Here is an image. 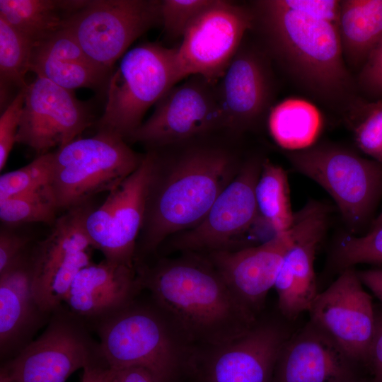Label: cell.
<instances>
[{"label":"cell","instance_id":"6da1fadb","mask_svg":"<svg viewBox=\"0 0 382 382\" xmlns=\"http://www.w3.org/2000/svg\"><path fill=\"white\" fill-rule=\"evenodd\" d=\"M149 151L152 163L135 262L168 237L197 226L243 164L229 150L212 145L187 146L174 154Z\"/></svg>","mask_w":382,"mask_h":382},{"label":"cell","instance_id":"7a4b0ae2","mask_svg":"<svg viewBox=\"0 0 382 382\" xmlns=\"http://www.w3.org/2000/svg\"><path fill=\"white\" fill-rule=\"evenodd\" d=\"M154 265H134L142 289L191 347L237 338L258 321L233 295L219 273L197 253Z\"/></svg>","mask_w":382,"mask_h":382},{"label":"cell","instance_id":"3957f363","mask_svg":"<svg viewBox=\"0 0 382 382\" xmlns=\"http://www.w3.org/2000/svg\"><path fill=\"white\" fill-rule=\"evenodd\" d=\"M253 15L272 51L305 87L328 98L349 88L337 25L286 8L279 0L257 1Z\"/></svg>","mask_w":382,"mask_h":382},{"label":"cell","instance_id":"277c9868","mask_svg":"<svg viewBox=\"0 0 382 382\" xmlns=\"http://www.w3.org/2000/svg\"><path fill=\"white\" fill-rule=\"evenodd\" d=\"M85 320L110 368L141 366L161 382L182 378L192 348L150 297Z\"/></svg>","mask_w":382,"mask_h":382},{"label":"cell","instance_id":"5b68a950","mask_svg":"<svg viewBox=\"0 0 382 382\" xmlns=\"http://www.w3.org/2000/svg\"><path fill=\"white\" fill-rule=\"evenodd\" d=\"M182 79L178 47L146 42L131 49L110 76L98 131L113 133L127 141L142 124L149 108Z\"/></svg>","mask_w":382,"mask_h":382},{"label":"cell","instance_id":"8992f818","mask_svg":"<svg viewBox=\"0 0 382 382\" xmlns=\"http://www.w3.org/2000/svg\"><path fill=\"white\" fill-rule=\"evenodd\" d=\"M52 152L50 186L58 209L64 211L91 201L97 194L110 192L144 158L124 138L105 131L76 139Z\"/></svg>","mask_w":382,"mask_h":382},{"label":"cell","instance_id":"52a82bcc","mask_svg":"<svg viewBox=\"0 0 382 382\" xmlns=\"http://www.w3.org/2000/svg\"><path fill=\"white\" fill-rule=\"evenodd\" d=\"M83 318L64 304L46 328L0 368V382H65L76 371L103 357Z\"/></svg>","mask_w":382,"mask_h":382},{"label":"cell","instance_id":"ba28073f","mask_svg":"<svg viewBox=\"0 0 382 382\" xmlns=\"http://www.w3.org/2000/svg\"><path fill=\"white\" fill-rule=\"evenodd\" d=\"M288 156L297 171L330 194L352 232L368 223L382 195V164L332 146L307 148Z\"/></svg>","mask_w":382,"mask_h":382},{"label":"cell","instance_id":"9c48e42d","mask_svg":"<svg viewBox=\"0 0 382 382\" xmlns=\"http://www.w3.org/2000/svg\"><path fill=\"white\" fill-rule=\"evenodd\" d=\"M91 201L71 208L57 219L50 234L32 247L30 262L35 298L50 314L64 304L77 274L92 262V244L86 221Z\"/></svg>","mask_w":382,"mask_h":382},{"label":"cell","instance_id":"30bf717a","mask_svg":"<svg viewBox=\"0 0 382 382\" xmlns=\"http://www.w3.org/2000/svg\"><path fill=\"white\" fill-rule=\"evenodd\" d=\"M159 23L161 1L85 0L65 28L94 63L111 71L132 43Z\"/></svg>","mask_w":382,"mask_h":382},{"label":"cell","instance_id":"8fae6325","mask_svg":"<svg viewBox=\"0 0 382 382\" xmlns=\"http://www.w3.org/2000/svg\"><path fill=\"white\" fill-rule=\"evenodd\" d=\"M287 338L274 322H259L247 332L217 345L191 349L182 379L185 382H273Z\"/></svg>","mask_w":382,"mask_h":382},{"label":"cell","instance_id":"7c38bea8","mask_svg":"<svg viewBox=\"0 0 382 382\" xmlns=\"http://www.w3.org/2000/svg\"><path fill=\"white\" fill-rule=\"evenodd\" d=\"M221 127L217 83L193 75L171 88L127 140L157 149L186 142Z\"/></svg>","mask_w":382,"mask_h":382},{"label":"cell","instance_id":"4fadbf2b","mask_svg":"<svg viewBox=\"0 0 382 382\" xmlns=\"http://www.w3.org/2000/svg\"><path fill=\"white\" fill-rule=\"evenodd\" d=\"M253 24L249 9L230 1L213 0L190 23L178 47L183 79L199 75L218 83Z\"/></svg>","mask_w":382,"mask_h":382},{"label":"cell","instance_id":"5bb4252c","mask_svg":"<svg viewBox=\"0 0 382 382\" xmlns=\"http://www.w3.org/2000/svg\"><path fill=\"white\" fill-rule=\"evenodd\" d=\"M151 163L149 150L138 168L87 216L86 228L92 246L108 261L135 268Z\"/></svg>","mask_w":382,"mask_h":382},{"label":"cell","instance_id":"9a60e30c","mask_svg":"<svg viewBox=\"0 0 382 382\" xmlns=\"http://www.w3.org/2000/svg\"><path fill=\"white\" fill-rule=\"evenodd\" d=\"M262 163L257 158L243 163L204 219L195 227L173 236L168 248L199 254L229 250L236 239L253 227L259 217L255 187Z\"/></svg>","mask_w":382,"mask_h":382},{"label":"cell","instance_id":"2e32d148","mask_svg":"<svg viewBox=\"0 0 382 382\" xmlns=\"http://www.w3.org/2000/svg\"><path fill=\"white\" fill-rule=\"evenodd\" d=\"M357 271L342 270L308 311L311 320L329 335L358 364L366 366L376 324L371 296Z\"/></svg>","mask_w":382,"mask_h":382},{"label":"cell","instance_id":"e0dca14e","mask_svg":"<svg viewBox=\"0 0 382 382\" xmlns=\"http://www.w3.org/2000/svg\"><path fill=\"white\" fill-rule=\"evenodd\" d=\"M91 123L87 105L73 91L37 76L26 89L16 142L40 156L75 140Z\"/></svg>","mask_w":382,"mask_h":382},{"label":"cell","instance_id":"ac0fdd59","mask_svg":"<svg viewBox=\"0 0 382 382\" xmlns=\"http://www.w3.org/2000/svg\"><path fill=\"white\" fill-rule=\"evenodd\" d=\"M297 228H291L257 245L236 250H217L204 255L240 303L256 317L274 283Z\"/></svg>","mask_w":382,"mask_h":382},{"label":"cell","instance_id":"d6986e66","mask_svg":"<svg viewBox=\"0 0 382 382\" xmlns=\"http://www.w3.org/2000/svg\"><path fill=\"white\" fill-rule=\"evenodd\" d=\"M327 219L326 209L317 202L308 203L294 214L296 238L284 256L274 286L279 309L289 320L308 311L318 294L313 264Z\"/></svg>","mask_w":382,"mask_h":382},{"label":"cell","instance_id":"ffe728a7","mask_svg":"<svg viewBox=\"0 0 382 382\" xmlns=\"http://www.w3.org/2000/svg\"><path fill=\"white\" fill-rule=\"evenodd\" d=\"M358 365L310 320L285 342L276 364L273 382H347L360 376Z\"/></svg>","mask_w":382,"mask_h":382},{"label":"cell","instance_id":"44dd1931","mask_svg":"<svg viewBox=\"0 0 382 382\" xmlns=\"http://www.w3.org/2000/svg\"><path fill=\"white\" fill-rule=\"evenodd\" d=\"M30 250L0 273V356L4 361L33 340L52 315L41 309L34 296Z\"/></svg>","mask_w":382,"mask_h":382},{"label":"cell","instance_id":"7402d4cb","mask_svg":"<svg viewBox=\"0 0 382 382\" xmlns=\"http://www.w3.org/2000/svg\"><path fill=\"white\" fill-rule=\"evenodd\" d=\"M223 127L246 129L265 111L270 82L265 64L255 51L239 47L217 83Z\"/></svg>","mask_w":382,"mask_h":382},{"label":"cell","instance_id":"603a6c76","mask_svg":"<svg viewBox=\"0 0 382 382\" xmlns=\"http://www.w3.org/2000/svg\"><path fill=\"white\" fill-rule=\"evenodd\" d=\"M141 290L135 268L103 259L77 274L64 305L89 320L124 306L138 297Z\"/></svg>","mask_w":382,"mask_h":382},{"label":"cell","instance_id":"cb8c5ba5","mask_svg":"<svg viewBox=\"0 0 382 382\" xmlns=\"http://www.w3.org/2000/svg\"><path fill=\"white\" fill-rule=\"evenodd\" d=\"M30 71L71 91L108 86L111 76L88 57L66 28L33 44Z\"/></svg>","mask_w":382,"mask_h":382},{"label":"cell","instance_id":"d4e9b609","mask_svg":"<svg viewBox=\"0 0 382 382\" xmlns=\"http://www.w3.org/2000/svg\"><path fill=\"white\" fill-rule=\"evenodd\" d=\"M85 0H0V16L33 44L64 29Z\"/></svg>","mask_w":382,"mask_h":382},{"label":"cell","instance_id":"484cf974","mask_svg":"<svg viewBox=\"0 0 382 382\" xmlns=\"http://www.w3.org/2000/svg\"><path fill=\"white\" fill-rule=\"evenodd\" d=\"M338 30L347 59L365 62L382 37V0L340 1Z\"/></svg>","mask_w":382,"mask_h":382},{"label":"cell","instance_id":"4316f807","mask_svg":"<svg viewBox=\"0 0 382 382\" xmlns=\"http://www.w3.org/2000/svg\"><path fill=\"white\" fill-rule=\"evenodd\" d=\"M322 126L316 108L301 99H288L275 106L269 118L276 142L289 150H303L313 143Z\"/></svg>","mask_w":382,"mask_h":382},{"label":"cell","instance_id":"83f0119b","mask_svg":"<svg viewBox=\"0 0 382 382\" xmlns=\"http://www.w3.org/2000/svg\"><path fill=\"white\" fill-rule=\"evenodd\" d=\"M255 199L259 216L277 234L291 228L294 214L291 211L286 173L267 159L262 163Z\"/></svg>","mask_w":382,"mask_h":382},{"label":"cell","instance_id":"f1b7e54d","mask_svg":"<svg viewBox=\"0 0 382 382\" xmlns=\"http://www.w3.org/2000/svg\"><path fill=\"white\" fill-rule=\"evenodd\" d=\"M58 211L50 184L0 201V219L10 226L30 222L53 225Z\"/></svg>","mask_w":382,"mask_h":382},{"label":"cell","instance_id":"f546056e","mask_svg":"<svg viewBox=\"0 0 382 382\" xmlns=\"http://www.w3.org/2000/svg\"><path fill=\"white\" fill-rule=\"evenodd\" d=\"M33 44L0 16L1 89L6 86L20 91L28 86L25 75L30 71Z\"/></svg>","mask_w":382,"mask_h":382},{"label":"cell","instance_id":"4dcf8cb0","mask_svg":"<svg viewBox=\"0 0 382 382\" xmlns=\"http://www.w3.org/2000/svg\"><path fill=\"white\" fill-rule=\"evenodd\" d=\"M53 152L37 156L31 163L0 177V201L50 184Z\"/></svg>","mask_w":382,"mask_h":382},{"label":"cell","instance_id":"1f68e13d","mask_svg":"<svg viewBox=\"0 0 382 382\" xmlns=\"http://www.w3.org/2000/svg\"><path fill=\"white\" fill-rule=\"evenodd\" d=\"M333 262L342 270L361 263L382 264V227L364 236L342 238L334 250Z\"/></svg>","mask_w":382,"mask_h":382},{"label":"cell","instance_id":"d6a6232c","mask_svg":"<svg viewBox=\"0 0 382 382\" xmlns=\"http://www.w3.org/2000/svg\"><path fill=\"white\" fill-rule=\"evenodd\" d=\"M353 123L357 146L382 164V100L368 104Z\"/></svg>","mask_w":382,"mask_h":382},{"label":"cell","instance_id":"836d02e7","mask_svg":"<svg viewBox=\"0 0 382 382\" xmlns=\"http://www.w3.org/2000/svg\"><path fill=\"white\" fill-rule=\"evenodd\" d=\"M213 0H163L161 1V17L166 35L183 37L192 20Z\"/></svg>","mask_w":382,"mask_h":382},{"label":"cell","instance_id":"e575fe53","mask_svg":"<svg viewBox=\"0 0 382 382\" xmlns=\"http://www.w3.org/2000/svg\"><path fill=\"white\" fill-rule=\"evenodd\" d=\"M27 87L18 91L14 98L0 117V170L7 161L10 152L16 142Z\"/></svg>","mask_w":382,"mask_h":382},{"label":"cell","instance_id":"d590c367","mask_svg":"<svg viewBox=\"0 0 382 382\" xmlns=\"http://www.w3.org/2000/svg\"><path fill=\"white\" fill-rule=\"evenodd\" d=\"M286 8L323 19L338 26L340 1L335 0H279Z\"/></svg>","mask_w":382,"mask_h":382},{"label":"cell","instance_id":"8d00e7d4","mask_svg":"<svg viewBox=\"0 0 382 382\" xmlns=\"http://www.w3.org/2000/svg\"><path fill=\"white\" fill-rule=\"evenodd\" d=\"M29 237L1 228L0 231V273L26 254L32 247Z\"/></svg>","mask_w":382,"mask_h":382},{"label":"cell","instance_id":"74e56055","mask_svg":"<svg viewBox=\"0 0 382 382\" xmlns=\"http://www.w3.org/2000/svg\"><path fill=\"white\" fill-rule=\"evenodd\" d=\"M359 81L374 93H382V37L364 62Z\"/></svg>","mask_w":382,"mask_h":382},{"label":"cell","instance_id":"f35d334b","mask_svg":"<svg viewBox=\"0 0 382 382\" xmlns=\"http://www.w3.org/2000/svg\"><path fill=\"white\" fill-rule=\"evenodd\" d=\"M366 366L371 374V382H382V312H376L374 336L369 349Z\"/></svg>","mask_w":382,"mask_h":382},{"label":"cell","instance_id":"ab89813d","mask_svg":"<svg viewBox=\"0 0 382 382\" xmlns=\"http://www.w3.org/2000/svg\"><path fill=\"white\" fill-rule=\"evenodd\" d=\"M111 382H161L149 369L141 366H130L114 369Z\"/></svg>","mask_w":382,"mask_h":382},{"label":"cell","instance_id":"60d3db41","mask_svg":"<svg viewBox=\"0 0 382 382\" xmlns=\"http://www.w3.org/2000/svg\"><path fill=\"white\" fill-rule=\"evenodd\" d=\"M83 370L80 382H111L114 374V369L103 357L87 365Z\"/></svg>","mask_w":382,"mask_h":382},{"label":"cell","instance_id":"b9f144b4","mask_svg":"<svg viewBox=\"0 0 382 382\" xmlns=\"http://www.w3.org/2000/svg\"><path fill=\"white\" fill-rule=\"evenodd\" d=\"M357 272L361 283L374 293L382 305V268L370 269Z\"/></svg>","mask_w":382,"mask_h":382},{"label":"cell","instance_id":"7bdbcfd3","mask_svg":"<svg viewBox=\"0 0 382 382\" xmlns=\"http://www.w3.org/2000/svg\"><path fill=\"white\" fill-rule=\"evenodd\" d=\"M382 227V211L378 217L373 221L371 229L374 230Z\"/></svg>","mask_w":382,"mask_h":382},{"label":"cell","instance_id":"ee69618b","mask_svg":"<svg viewBox=\"0 0 382 382\" xmlns=\"http://www.w3.org/2000/svg\"><path fill=\"white\" fill-rule=\"evenodd\" d=\"M347 382H371V379H366L363 377H361V376H359V377H357L352 380H350Z\"/></svg>","mask_w":382,"mask_h":382},{"label":"cell","instance_id":"f6af8a7d","mask_svg":"<svg viewBox=\"0 0 382 382\" xmlns=\"http://www.w3.org/2000/svg\"><path fill=\"white\" fill-rule=\"evenodd\" d=\"M172 382H185V381H184L183 379H180V380H177V381H172Z\"/></svg>","mask_w":382,"mask_h":382}]
</instances>
